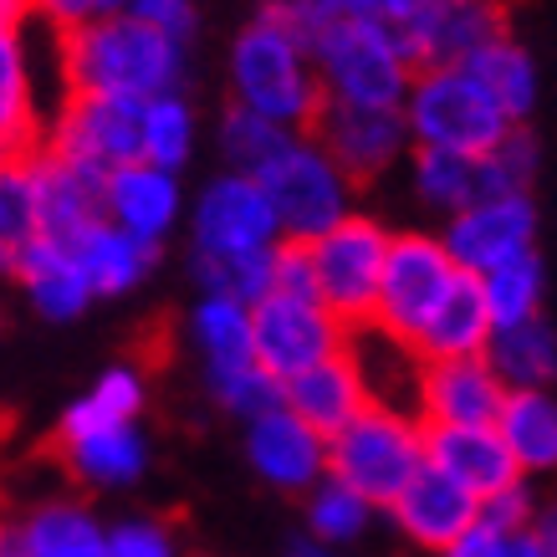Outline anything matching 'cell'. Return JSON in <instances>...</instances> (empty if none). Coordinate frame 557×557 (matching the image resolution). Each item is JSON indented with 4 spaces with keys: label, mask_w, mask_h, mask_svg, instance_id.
I'll list each match as a JSON object with an SVG mask.
<instances>
[{
    "label": "cell",
    "mask_w": 557,
    "mask_h": 557,
    "mask_svg": "<svg viewBox=\"0 0 557 557\" xmlns=\"http://www.w3.org/2000/svg\"><path fill=\"white\" fill-rule=\"evenodd\" d=\"M318 21L297 0H267L231 41V98L292 134H312L322 102V77L312 62Z\"/></svg>",
    "instance_id": "cell-1"
},
{
    "label": "cell",
    "mask_w": 557,
    "mask_h": 557,
    "mask_svg": "<svg viewBox=\"0 0 557 557\" xmlns=\"http://www.w3.org/2000/svg\"><path fill=\"white\" fill-rule=\"evenodd\" d=\"M67 92H113V98H164L185 92V41L153 32L134 11H108L62 36Z\"/></svg>",
    "instance_id": "cell-2"
},
{
    "label": "cell",
    "mask_w": 557,
    "mask_h": 557,
    "mask_svg": "<svg viewBox=\"0 0 557 557\" xmlns=\"http://www.w3.org/2000/svg\"><path fill=\"white\" fill-rule=\"evenodd\" d=\"M312 62L327 102L354 108H405L420 72L405 41L379 21H322L312 32Z\"/></svg>",
    "instance_id": "cell-3"
},
{
    "label": "cell",
    "mask_w": 557,
    "mask_h": 557,
    "mask_svg": "<svg viewBox=\"0 0 557 557\" xmlns=\"http://www.w3.org/2000/svg\"><path fill=\"white\" fill-rule=\"evenodd\" d=\"M424 424L409 409L369 405L354 424L327 440V475L369 496L373 507H394V496L424 471Z\"/></svg>",
    "instance_id": "cell-4"
},
{
    "label": "cell",
    "mask_w": 557,
    "mask_h": 557,
    "mask_svg": "<svg viewBox=\"0 0 557 557\" xmlns=\"http://www.w3.org/2000/svg\"><path fill=\"white\" fill-rule=\"evenodd\" d=\"M399 113L409 123L414 149L445 153H491L511 128H522L486 98V87L466 67H420Z\"/></svg>",
    "instance_id": "cell-5"
},
{
    "label": "cell",
    "mask_w": 557,
    "mask_h": 557,
    "mask_svg": "<svg viewBox=\"0 0 557 557\" xmlns=\"http://www.w3.org/2000/svg\"><path fill=\"white\" fill-rule=\"evenodd\" d=\"M256 180L271 195V210L287 240H318L322 231L354 215V180L318 144V134H292Z\"/></svg>",
    "instance_id": "cell-6"
},
{
    "label": "cell",
    "mask_w": 557,
    "mask_h": 557,
    "mask_svg": "<svg viewBox=\"0 0 557 557\" xmlns=\"http://www.w3.org/2000/svg\"><path fill=\"white\" fill-rule=\"evenodd\" d=\"M394 231L379 225L373 215H348L318 240H307L312 256V276H318V297L338 312L348 327H369L373 302H379V282H384V256Z\"/></svg>",
    "instance_id": "cell-7"
},
{
    "label": "cell",
    "mask_w": 557,
    "mask_h": 557,
    "mask_svg": "<svg viewBox=\"0 0 557 557\" xmlns=\"http://www.w3.org/2000/svg\"><path fill=\"white\" fill-rule=\"evenodd\" d=\"M189 240L205 261H246V256H271L287 236L261 180L225 170L200 189L189 210Z\"/></svg>",
    "instance_id": "cell-8"
},
{
    "label": "cell",
    "mask_w": 557,
    "mask_h": 557,
    "mask_svg": "<svg viewBox=\"0 0 557 557\" xmlns=\"http://www.w3.org/2000/svg\"><path fill=\"white\" fill-rule=\"evenodd\" d=\"M456 256L445 251V240L430 231H399L388 240L384 256V282H379V302H373V322L388 338L414 343L430 312L440 307V297L456 287Z\"/></svg>",
    "instance_id": "cell-9"
},
{
    "label": "cell",
    "mask_w": 557,
    "mask_h": 557,
    "mask_svg": "<svg viewBox=\"0 0 557 557\" xmlns=\"http://www.w3.org/2000/svg\"><path fill=\"white\" fill-rule=\"evenodd\" d=\"M256 322V358L261 369H271L282 384L297 379L302 369L322 363L348 348L354 327L322 302V297H297V292H267L261 302H251Z\"/></svg>",
    "instance_id": "cell-10"
},
{
    "label": "cell",
    "mask_w": 557,
    "mask_h": 557,
    "mask_svg": "<svg viewBox=\"0 0 557 557\" xmlns=\"http://www.w3.org/2000/svg\"><path fill=\"white\" fill-rule=\"evenodd\" d=\"M47 149L67 153L98 174L144 159V102L113 92H67L62 113L47 128Z\"/></svg>",
    "instance_id": "cell-11"
},
{
    "label": "cell",
    "mask_w": 557,
    "mask_h": 557,
    "mask_svg": "<svg viewBox=\"0 0 557 557\" xmlns=\"http://www.w3.org/2000/svg\"><path fill=\"white\" fill-rule=\"evenodd\" d=\"M440 240L466 276H486L517 256L537 251V205L532 195H486V200L445 215Z\"/></svg>",
    "instance_id": "cell-12"
},
{
    "label": "cell",
    "mask_w": 557,
    "mask_h": 557,
    "mask_svg": "<svg viewBox=\"0 0 557 557\" xmlns=\"http://www.w3.org/2000/svg\"><path fill=\"white\" fill-rule=\"evenodd\" d=\"M318 144L343 164L348 180H379L388 174L405 153H414L409 123L399 108H354V102H322L318 123H312Z\"/></svg>",
    "instance_id": "cell-13"
},
{
    "label": "cell",
    "mask_w": 557,
    "mask_h": 557,
    "mask_svg": "<svg viewBox=\"0 0 557 557\" xmlns=\"http://www.w3.org/2000/svg\"><path fill=\"white\" fill-rule=\"evenodd\" d=\"M246 460L267 486L307 496L318 481H327V435L312 430L297 409L276 405L246 420Z\"/></svg>",
    "instance_id": "cell-14"
},
{
    "label": "cell",
    "mask_w": 557,
    "mask_h": 557,
    "mask_svg": "<svg viewBox=\"0 0 557 557\" xmlns=\"http://www.w3.org/2000/svg\"><path fill=\"white\" fill-rule=\"evenodd\" d=\"M424 460L471 491L475 502L527 481L496 424H424Z\"/></svg>",
    "instance_id": "cell-15"
},
{
    "label": "cell",
    "mask_w": 557,
    "mask_h": 557,
    "mask_svg": "<svg viewBox=\"0 0 557 557\" xmlns=\"http://www.w3.org/2000/svg\"><path fill=\"white\" fill-rule=\"evenodd\" d=\"M507 384L486 358H435L420 373V424H496Z\"/></svg>",
    "instance_id": "cell-16"
},
{
    "label": "cell",
    "mask_w": 557,
    "mask_h": 557,
    "mask_svg": "<svg viewBox=\"0 0 557 557\" xmlns=\"http://www.w3.org/2000/svg\"><path fill=\"white\" fill-rule=\"evenodd\" d=\"M388 517L405 532V542H414L424 553H445L450 542L466 537V532L481 522V502H475L466 486H456L445 471L424 466V471L394 496Z\"/></svg>",
    "instance_id": "cell-17"
},
{
    "label": "cell",
    "mask_w": 557,
    "mask_h": 557,
    "mask_svg": "<svg viewBox=\"0 0 557 557\" xmlns=\"http://www.w3.org/2000/svg\"><path fill=\"white\" fill-rule=\"evenodd\" d=\"M108 220L123 225L128 236L149 240V246H164L180 215H185V189H180V174L174 170H159L149 159H134L123 170L108 174Z\"/></svg>",
    "instance_id": "cell-18"
},
{
    "label": "cell",
    "mask_w": 557,
    "mask_h": 557,
    "mask_svg": "<svg viewBox=\"0 0 557 557\" xmlns=\"http://www.w3.org/2000/svg\"><path fill=\"white\" fill-rule=\"evenodd\" d=\"M32 164H36V189H41V231L47 240H77L87 225H98L108 215V174L87 170L77 159L57 149H32Z\"/></svg>",
    "instance_id": "cell-19"
},
{
    "label": "cell",
    "mask_w": 557,
    "mask_h": 557,
    "mask_svg": "<svg viewBox=\"0 0 557 557\" xmlns=\"http://www.w3.org/2000/svg\"><path fill=\"white\" fill-rule=\"evenodd\" d=\"M496 36H507V11L502 0H450L399 36L414 57V67H460L471 62L481 47H491Z\"/></svg>",
    "instance_id": "cell-20"
},
{
    "label": "cell",
    "mask_w": 557,
    "mask_h": 557,
    "mask_svg": "<svg viewBox=\"0 0 557 557\" xmlns=\"http://www.w3.org/2000/svg\"><path fill=\"white\" fill-rule=\"evenodd\" d=\"M369 384L358 373V358L343 348V354L322 358L312 369H302L297 379H287V409H297L312 430L333 440L343 424H354L363 409H369Z\"/></svg>",
    "instance_id": "cell-21"
},
{
    "label": "cell",
    "mask_w": 557,
    "mask_h": 557,
    "mask_svg": "<svg viewBox=\"0 0 557 557\" xmlns=\"http://www.w3.org/2000/svg\"><path fill=\"white\" fill-rule=\"evenodd\" d=\"M0 557H108V527L77 502H51L21 527H0Z\"/></svg>",
    "instance_id": "cell-22"
},
{
    "label": "cell",
    "mask_w": 557,
    "mask_h": 557,
    "mask_svg": "<svg viewBox=\"0 0 557 557\" xmlns=\"http://www.w3.org/2000/svg\"><path fill=\"white\" fill-rule=\"evenodd\" d=\"M189 338H195V354H200V363H205V384H220V379L261 363V358H256L251 302H236V297L200 292V302L189 312Z\"/></svg>",
    "instance_id": "cell-23"
},
{
    "label": "cell",
    "mask_w": 557,
    "mask_h": 557,
    "mask_svg": "<svg viewBox=\"0 0 557 557\" xmlns=\"http://www.w3.org/2000/svg\"><path fill=\"white\" fill-rule=\"evenodd\" d=\"M491 333H496V322H491V307L481 297V282L460 271L456 287L440 297L430 322L414 333V354L424 363H435V358H486Z\"/></svg>",
    "instance_id": "cell-24"
},
{
    "label": "cell",
    "mask_w": 557,
    "mask_h": 557,
    "mask_svg": "<svg viewBox=\"0 0 557 557\" xmlns=\"http://www.w3.org/2000/svg\"><path fill=\"white\" fill-rule=\"evenodd\" d=\"M67 246H72V256H77V267H83L92 297H123V292H134L153 271V261H159V246L128 236V231L113 225L108 215H102L98 225H87L83 236L67 240Z\"/></svg>",
    "instance_id": "cell-25"
},
{
    "label": "cell",
    "mask_w": 557,
    "mask_h": 557,
    "mask_svg": "<svg viewBox=\"0 0 557 557\" xmlns=\"http://www.w3.org/2000/svg\"><path fill=\"white\" fill-rule=\"evenodd\" d=\"M57 450L67 471L87 486L119 491L134 486L149 471V440L138 424H113V430H83V435H57Z\"/></svg>",
    "instance_id": "cell-26"
},
{
    "label": "cell",
    "mask_w": 557,
    "mask_h": 557,
    "mask_svg": "<svg viewBox=\"0 0 557 557\" xmlns=\"http://www.w3.org/2000/svg\"><path fill=\"white\" fill-rule=\"evenodd\" d=\"M16 282H21V292H26V302H32L41 318H51V322L83 318L87 307L98 302L67 240H47V236L36 240L32 251L21 256Z\"/></svg>",
    "instance_id": "cell-27"
},
{
    "label": "cell",
    "mask_w": 557,
    "mask_h": 557,
    "mask_svg": "<svg viewBox=\"0 0 557 557\" xmlns=\"http://www.w3.org/2000/svg\"><path fill=\"white\" fill-rule=\"evenodd\" d=\"M496 430H502L511 460L522 466L527 481L557 471V394L553 388H507Z\"/></svg>",
    "instance_id": "cell-28"
},
{
    "label": "cell",
    "mask_w": 557,
    "mask_h": 557,
    "mask_svg": "<svg viewBox=\"0 0 557 557\" xmlns=\"http://www.w3.org/2000/svg\"><path fill=\"white\" fill-rule=\"evenodd\" d=\"M0 138L16 153H32L47 144L41 108H36L32 51H26L21 26H0Z\"/></svg>",
    "instance_id": "cell-29"
},
{
    "label": "cell",
    "mask_w": 557,
    "mask_h": 557,
    "mask_svg": "<svg viewBox=\"0 0 557 557\" xmlns=\"http://www.w3.org/2000/svg\"><path fill=\"white\" fill-rule=\"evenodd\" d=\"M486 363L507 388H553L557 384V327L547 312L511 327H496L486 348Z\"/></svg>",
    "instance_id": "cell-30"
},
{
    "label": "cell",
    "mask_w": 557,
    "mask_h": 557,
    "mask_svg": "<svg viewBox=\"0 0 557 557\" xmlns=\"http://www.w3.org/2000/svg\"><path fill=\"white\" fill-rule=\"evenodd\" d=\"M460 67H466L475 83L486 87V98L496 102V108H502L511 123H527V119H532L537 92H542V77H537L532 51H527L522 41H511V32L496 36L491 47H481L471 62H460Z\"/></svg>",
    "instance_id": "cell-31"
},
{
    "label": "cell",
    "mask_w": 557,
    "mask_h": 557,
    "mask_svg": "<svg viewBox=\"0 0 557 557\" xmlns=\"http://www.w3.org/2000/svg\"><path fill=\"white\" fill-rule=\"evenodd\" d=\"M409 185H414L420 205H430L440 215H456V210H466V205L491 195L481 153H445V149L409 153Z\"/></svg>",
    "instance_id": "cell-32"
},
{
    "label": "cell",
    "mask_w": 557,
    "mask_h": 557,
    "mask_svg": "<svg viewBox=\"0 0 557 557\" xmlns=\"http://www.w3.org/2000/svg\"><path fill=\"white\" fill-rule=\"evenodd\" d=\"M41 231V189H36V164L32 153H16L0 170V271L16 276L21 256L32 251Z\"/></svg>",
    "instance_id": "cell-33"
},
{
    "label": "cell",
    "mask_w": 557,
    "mask_h": 557,
    "mask_svg": "<svg viewBox=\"0 0 557 557\" xmlns=\"http://www.w3.org/2000/svg\"><path fill=\"white\" fill-rule=\"evenodd\" d=\"M149 405V384L134 363H113L108 373H98V384L87 388L83 399H72L62 414L57 435H83V430H113V424H138Z\"/></svg>",
    "instance_id": "cell-34"
},
{
    "label": "cell",
    "mask_w": 557,
    "mask_h": 557,
    "mask_svg": "<svg viewBox=\"0 0 557 557\" xmlns=\"http://www.w3.org/2000/svg\"><path fill=\"white\" fill-rule=\"evenodd\" d=\"M481 282V297L491 307V322L496 327H511V322H527L542 312V297H547V271H542V256H517L507 267L475 276Z\"/></svg>",
    "instance_id": "cell-35"
},
{
    "label": "cell",
    "mask_w": 557,
    "mask_h": 557,
    "mask_svg": "<svg viewBox=\"0 0 557 557\" xmlns=\"http://www.w3.org/2000/svg\"><path fill=\"white\" fill-rule=\"evenodd\" d=\"M373 502L369 496H358L354 486H343V481H318V486L307 491V537L312 542H327V547H348L369 532V517H373Z\"/></svg>",
    "instance_id": "cell-36"
},
{
    "label": "cell",
    "mask_w": 557,
    "mask_h": 557,
    "mask_svg": "<svg viewBox=\"0 0 557 557\" xmlns=\"http://www.w3.org/2000/svg\"><path fill=\"white\" fill-rule=\"evenodd\" d=\"M292 138V128H282V123L261 119V113H251V108H240V102H231V113L220 119V159H225V170L236 174H261L282 153V144Z\"/></svg>",
    "instance_id": "cell-37"
},
{
    "label": "cell",
    "mask_w": 557,
    "mask_h": 557,
    "mask_svg": "<svg viewBox=\"0 0 557 557\" xmlns=\"http://www.w3.org/2000/svg\"><path fill=\"white\" fill-rule=\"evenodd\" d=\"M189 153H195V113H189L185 92H164V98L144 102V159L180 174Z\"/></svg>",
    "instance_id": "cell-38"
},
{
    "label": "cell",
    "mask_w": 557,
    "mask_h": 557,
    "mask_svg": "<svg viewBox=\"0 0 557 557\" xmlns=\"http://www.w3.org/2000/svg\"><path fill=\"white\" fill-rule=\"evenodd\" d=\"M307 16L318 21H379L394 36H409L430 11L450 5V0H297Z\"/></svg>",
    "instance_id": "cell-39"
},
{
    "label": "cell",
    "mask_w": 557,
    "mask_h": 557,
    "mask_svg": "<svg viewBox=\"0 0 557 557\" xmlns=\"http://www.w3.org/2000/svg\"><path fill=\"white\" fill-rule=\"evenodd\" d=\"M210 394H215V405L225 409V414H236V420H256V414H267V409L287 405V384L271 369H261V363L210 384Z\"/></svg>",
    "instance_id": "cell-40"
},
{
    "label": "cell",
    "mask_w": 557,
    "mask_h": 557,
    "mask_svg": "<svg viewBox=\"0 0 557 557\" xmlns=\"http://www.w3.org/2000/svg\"><path fill=\"white\" fill-rule=\"evenodd\" d=\"M481 164H486V185L491 195H532V174H537V144L532 134L522 128H511L502 144L491 153H481Z\"/></svg>",
    "instance_id": "cell-41"
},
{
    "label": "cell",
    "mask_w": 557,
    "mask_h": 557,
    "mask_svg": "<svg viewBox=\"0 0 557 557\" xmlns=\"http://www.w3.org/2000/svg\"><path fill=\"white\" fill-rule=\"evenodd\" d=\"M108 557H180V542L164 522H119L108 527Z\"/></svg>",
    "instance_id": "cell-42"
},
{
    "label": "cell",
    "mask_w": 557,
    "mask_h": 557,
    "mask_svg": "<svg viewBox=\"0 0 557 557\" xmlns=\"http://www.w3.org/2000/svg\"><path fill=\"white\" fill-rule=\"evenodd\" d=\"M537 496H532V486L527 481H517V486L496 491V496H486L481 502V522L496 527V532H527L532 527V517H537Z\"/></svg>",
    "instance_id": "cell-43"
},
{
    "label": "cell",
    "mask_w": 557,
    "mask_h": 557,
    "mask_svg": "<svg viewBox=\"0 0 557 557\" xmlns=\"http://www.w3.org/2000/svg\"><path fill=\"white\" fill-rule=\"evenodd\" d=\"M123 11H134L144 26L174 36V41H185V47H189V36H195V26H200V16H195V0H128Z\"/></svg>",
    "instance_id": "cell-44"
},
{
    "label": "cell",
    "mask_w": 557,
    "mask_h": 557,
    "mask_svg": "<svg viewBox=\"0 0 557 557\" xmlns=\"http://www.w3.org/2000/svg\"><path fill=\"white\" fill-rule=\"evenodd\" d=\"M108 11H119V5L113 0H36V16H47L57 26V36L77 32V26L108 16Z\"/></svg>",
    "instance_id": "cell-45"
},
{
    "label": "cell",
    "mask_w": 557,
    "mask_h": 557,
    "mask_svg": "<svg viewBox=\"0 0 557 557\" xmlns=\"http://www.w3.org/2000/svg\"><path fill=\"white\" fill-rule=\"evenodd\" d=\"M502 537L507 532H496V527H486V522H475L466 537H456L445 553H435V557H496L502 553Z\"/></svg>",
    "instance_id": "cell-46"
},
{
    "label": "cell",
    "mask_w": 557,
    "mask_h": 557,
    "mask_svg": "<svg viewBox=\"0 0 557 557\" xmlns=\"http://www.w3.org/2000/svg\"><path fill=\"white\" fill-rule=\"evenodd\" d=\"M532 537H537V547L547 557H557V502H542L537 517H532V527H527Z\"/></svg>",
    "instance_id": "cell-47"
},
{
    "label": "cell",
    "mask_w": 557,
    "mask_h": 557,
    "mask_svg": "<svg viewBox=\"0 0 557 557\" xmlns=\"http://www.w3.org/2000/svg\"><path fill=\"white\" fill-rule=\"evenodd\" d=\"M496 557H547L537 547V537H532V532H507V537H502V553Z\"/></svg>",
    "instance_id": "cell-48"
},
{
    "label": "cell",
    "mask_w": 557,
    "mask_h": 557,
    "mask_svg": "<svg viewBox=\"0 0 557 557\" xmlns=\"http://www.w3.org/2000/svg\"><path fill=\"white\" fill-rule=\"evenodd\" d=\"M26 16H36V0H0V26H21Z\"/></svg>",
    "instance_id": "cell-49"
},
{
    "label": "cell",
    "mask_w": 557,
    "mask_h": 557,
    "mask_svg": "<svg viewBox=\"0 0 557 557\" xmlns=\"http://www.w3.org/2000/svg\"><path fill=\"white\" fill-rule=\"evenodd\" d=\"M287 557H343V547H327V542L302 537V542H292V553H287Z\"/></svg>",
    "instance_id": "cell-50"
},
{
    "label": "cell",
    "mask_w": 557,
    "mask_h": 557,
    "mask_svg": "<svg viewBox=\"0 0 557 557\" xmlns=\"http://www.w3.org/2000/svg\"><path fill=\"white\" fill-rule=\"evenodd\" d=\"M11 159H16V149H11V144H5V138H0V170H5V164H11Z\"/></svg>",
    "instance_id": "cell-51"
},
{
    "label": "cell",
    "mask_w": 557,
    "mask_h": 557,
    "mask_svg": "<svg viewBox=\"0 0 557 557\" xmlns=\"http://www.w3.org/2000/svg\"><path fill=\"white\" fill-rule=\"evenodd\" d=\"M113 5H119V11H123V5H128V0H113Z\"/></svg>",
    "instance_id": "cell-52"
}]
</instances>
